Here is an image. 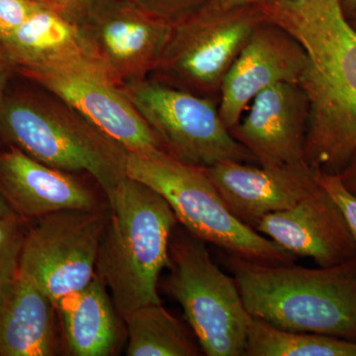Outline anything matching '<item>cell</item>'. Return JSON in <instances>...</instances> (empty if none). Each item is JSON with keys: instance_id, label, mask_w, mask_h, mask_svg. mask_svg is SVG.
<instances>
[{"instance_id": "cell-21", "label": "cell", "mask_w": 356, "mask_h": 356, "mask_svg": "<svg viewBox=\"0 0 356 356\" xmlns=\"http://www.w3.org/2000/svg\"><path fill=\"white\" fill-rule=\"evenodd\" d=\"M245 356H356V341L284 331L252 316Z\"/></svg>"}, {"instance_id": "cell-10", "label": "cell", "mask_w": 356, "mask_h": 356, "mask_svg": "<svg viewBox=\"0 0 356 356\" xmlns=\"http://www.w3.org/2000/svg\"><path fill=\"white\" fill-rule=\"evenodd\" d=\"M15 72L74 107L128 153L163 151L153 130L121 86L102 70L69 67L20 69Z\"/></svg>"}, {"instance_id": "cell-22", "label": "cell", "mask_w": 356, "mask_h": 356, "mask_svg": "<svg viewBox=\"0 0 356 356\" xmlns=\"http://www.w3.org/2000/svg\"><path fill=\"white\" fill-rule=\"evenodd\" d=\"M25 235L17 216L0 217V301L17 276Z\"/></svg>"}, {"instance_id": "cell-27", "label": "cell", "mask_w": 356, "mask_h": 356, "mask_svg": "<svg viewBox=\"0 0 356 356\" xmlns=\"http://www.w3.org/2000/svg\"><path fill=\"white\" fill-rule=\"evenodd\" d=\"M273 1H277V0H209L204 6L213 10H229V9L259 6Z\"/></svg>"}, {"instance_id": "cell-28", "label": "cell", "mask_w": 356, "mask_h": 356, "mask_svg": "<svg viewBox=\"0 0 356 356\" xmlns=\"http://www.w3.org/2000/svg\"><path fill=\"white\" fill-rule=\"evenodd\" d=\"M337 175L343 186L356 196V149L344 165L343 170Z\"/></svg>"}, {"instance_id": "cell-6", "label": "cell", "mask_w": 356, "mask_h": 356, "mask_svg": "<svg viewBox=\"0 0 356 356\" xmlns=\"http://www.w3.org/2000/svg\"><path fill=\"white\" fill-rule=\"evenodd\" d=\"M168 294L208 356H245L252 315L243 304L235 278L211 259L206 243L186 229L173 232L170 243Z\"/></svg>"}, {"instance_id": "cell-2", "label": "cell", "mask_w": 356, "mask_h": 356, "mask_svg": "<svg viewBox=\"0 0 356 356\" xmlns=\"http://www.w3.org/2000/svg\"><path fill=\"white\" fill-rule=\"evenodd\" d=\"M226 262L252 317L284 331L356 341V259L318 268L229 254Z\"/></svg>"}, {"instance_id": "cell-14", "label": "cell", "mask_w": 356, "mask_h": 356, "mask_svg": "<svg viewBox=\"0 0 356 356\" xmlns=\"http://www.w3.org/2000/svg\"><path fill=\"white\" fill-rule=\"evenodd\" d=\"M255 231L320 267L356 259V242L343 211L322 185L292 207L267 215Z\"/></svg>"}, {"instance_id": "cell-9", "label": "cell", "mask_w": 356, "mask_h": 356, "mask_svg": "<svg viewBox=\"0 0 356 356\" xmlns=\"http://www.w3.org/2000/svg\"><path fill=\"white\" fill-rule=\"evenodd\" d=\"M108 220L105 208L62 211L41 218L25 235L18 273L57 305L95 277Z\"/></svg>"}, {"instance_id": "cell-15", "label": "cell", "mask_w": 356, "mask_h": 356, "mask_svg": "<svg viewBox=\"0 0 356 356\" xmlns=\"http://www.w3.org/2000/svg\"><path fill=\"white\" fill-rule=\"evenodd\" d=\"M206 170L229 211L254 229L267 215L292 207L321 185L308 163L269 168L228 161Z\"/></svg>"}, {"instance_id": "cell-3", "label": "cell", "mask_w": 356, "mask_h": 356, "mask_svg": "<svg viewBox=\"0 0 356 356\" xmlns=\"http://www.w3.org/2000/svg\"><path fill=\"white\" fill-rule=\"evenodd\" d=\"M109 202L96 273L104 281L122 320L140 307L161 304L159 276L170 264V243L178 220L165 198L126 177Z\"/></svg>"}, {"instance_id": "cell-30", "label": "cell", "mask_w": 356, "mask_h": 356, "mask_svg": "<svg viewBox=\"0 0 356 356\" xmlns=\"http://www.w3.org/2000/svg\"><path fill=\"white\" fill-rule=\"evenodd\" d=\"M14 216H17V215H16L15 213L11 210V208L9 207L8 204L6 202V200H4V198L2 197L1 194H0V217Z\"/></svg>"}, {"instance_id": "cell-19", "label": "cell", "mask_w": 356, "mask_h": 356, "mask_svg": "<svg viewBox=\"0 0 356 356\" xmlns=\"http://www.w3.org/2000/svg\"><path fill=\"white\" fill-rule=\"evenodd\" d=\"M56 309L70 355L109 356L116 351L120 315L97 273L83 289L60 300Z\"/></svg>"}, {"instance_id": "cell-7", "label": "cell", "mask_w": 356, "mask_h": 356, "mask_svg": "<svg viewBox=\"0 0 356 356\" xmlns=\"http://www.w3.org/2000/svg\"><path fill=\"white\" fill-rule=\"evenodd\" d=\"M121 88L153 130L163 151L172 158L205 168L228 161L259 165L225 125L219 100L149 77L125 83Z\"/></svg>"}, {"instance_id": "cell-1", "label": "cell", "mask_w": 356, "mask_h": 356, "mask_svg": "<svg viewBox=\"0 0 356 356\" xmlns=\"http://www.w3.org/2000/svg\"><path fill=\"white\" fill-rule=\"evenodd\" d=\"M257 8L305 51L297 83L308 102L306 163L337 175L356 149V31L341 0H277Z\"/></svg>"}, {"instance_id": "cell-18", "label": "cell", "mask_w": 356, "mask_h": 356, "mask_svg": "<svg viewBox=\"0 0 356 356\" xmlns=\"http://www.w3.org/2000/svg\"><path fill=\"white\" fill-rule=\"evenodd\" d=\"M53 301L19 273L0 301V356H51L60 344Z\"/></svg>"}, {"instance_id": "cell-24", "label": "cell", "mask_w": 356, "mask_h": 356, "mask_svg": "<svg viewBox=\"0 0 356 356\" xmlns=\"http://www.w3.org/2000/svg\"><path fill=\"white\" fill-rule=\"evenodd\" d=\"M317 175L321 185L329 192L330 195L343 211L356 242V196L343 186L339 175L322 172H317Z\"/></svg>"}, {"instance_id": "cell-31", "label": "cell", "mask_w": 356, "mask_h": 356, "mask_svg": "<svg viewBox=\"0 0 356 356\" xmlns=\"http://www.w3.org/2000/svg\"><path fill=\"white\" fill-rule=\"evenodd\" d=\"M341 3L346 15H348L356 9V0H341Z\"/></svg>"}, {"instance_id": "cell-11", "label": "cell", "mask_w": 356, "mask_h": 356, "mask_svg": "<svg viewBox=\"0 0 356 356\" xmlns=\"http://www.w3.org/2000/svg\"><path fill=\"white\" fill-rule=\"evenodd\" d=\"M96 60L117 86L147 79L158 67L173 25L138 7L102 6L79 25Z\"/></svg>"}, {"instance_id": "cell-17", "label": "cell", "mask_w": 356, "mask_h": 356, "mask_svg": "<svg viewBox=\"0 0 356 356\" xmlns=\"http://www.w3.org/2000/svg\"><path fill=\"white\" fill-rule=\"evenodd\" d=\"M0 56L14 72L89 67L108 74L89 50L79 26L46 8L0 39Z\"/></svg>"}, {"instance_id": "cell-26", "label": "cell", "mask_w": 356, "mask_h": 356, "mask_svg": "<svg viewBox=\"0 0 356 356\" xmlns=\"http://www.w3.org/2000/svg\"><path fill=\"white\" fill-rule=\"evenodd\" d=\"M41 8L44 7L31 0H0V39L10 34Z\"/></svg>"}, {"instance_id": "cell-12", "label": "cell", "mask_w": 356, "mask_h": 356, "mask_svg": "<svg viewBox=\"0 0 356 356\" xmlns=\"http://www.w3.org/2000/svg\"><path fill=\"white\" fill-rule=\"evenodd\" d=\"M306 54L294 37L262 19L254 28L222 81L219 113L229 130L240 121L254 98L282 83H298Z\"/></svg>"}, {"instance_id": "cell-8", "label": "cell", "mask_w": 356, "mask_h": 356, "mask_svg": "<svg viewBox=\"0 0 356 356\" xmlns=\"http://www.w3.org/2000/svg\"><path fill=\"white\" fill-rule=\"evenodd\" d=\"M261 21L257 6L229 10L201 7L173 26L149 79L220 102L225 77Z\"/></svg>"}, {"instance_id": "cell-20", "label": "cell", "mask_w": 356, "mask_h": 356, "mask_svg": "<svg viewBox=\"0 0 356 356\" xmlns=\"http://www.w3.org/2000/svg\"><path fill=\"white\" fill-rule=\"evenodd\" d=\"M128 356H195L198 348L184 325L161 304H147L124 318Z\"/></svg>"}, {"instance_id": "cell-29", "label": "cell", "mask_w": 356, "mask_h": 356, "mask_svg": "<svg viewBox=\"0 0 356 356\" xmlns=\"http://www.w3.org/2000/svg\"><path fill=\"white\" fill-rule=\"evenodd\" d=\"M10 72H13V70L0 56V109H1L2 102L6 97V83Z\"/></svg>"}, {"instance_id": "cell-5", "label": "cell", "mask_w": 356, "mask_h": 356, "mask_svg": "<svg viewBox=\"0 0 356 356\" xmlns=\"http://www.w3.org/2000/svg\"><path fill=\"white\" fill-rule=\"evenodd\" d=\"M126 175L161 194L178 222L202 242L250 261L294 262L295 255L243 224L229 211L205 168L182 163L161 149H154L128 153Z\"/></svg>"}, {"instance_id": "cell-23", "label": "cell", "mask_w": 356, "mask_h": 356, "mask_svg": "<svg viewBox=\"0 0 356 356\" xmlns=\"http://www.w3.org/2000/svg\"><path fill=\"white\" fill-rule=\"evenodd\" d=\"M140 10L156 19L177 25L198 11L209 0H137Z\"/></svg>"}, {"instance_id": "cell-4", "label": "cell", "mask_w": 356, "mask_h": 356, "mask_svg": "<svg viewBox=\"0 0 356 356\" xmlns=\"http://www.w3.org/2000/svg\"><path fill=\"white\" fill-rule=\"evenodd\" d=\"M0 139L51 168L88 172L107 199L127 177L128 152L51 92L6 91L0 109Z\"/></svg>"}, {"instance_id": "cell-25", "label": "cell", "mask_w": 356, "mask_h": 356, "mask_svg": "<svg viewBox=\"0 0 356 356\" xmlns=\"http://www.w3.org/2000/svg\"><path fill=\"white\" fill-rule=\"evenodd\" d=\"M31 1L79 26L95 9L102 6L105 0H31Z\"/></svg>"}, {"instance_id": "cell-16", "label": "cell", "mask_w": 356, "mask_h": 356, "mask_svg": "<svg viewBox=\"0 0 356 356\" xmlns=\"http://www.w3.org/2000/svg\"><path fill=\"white\" fill-rule=\"evenodd\" d=\"M0 194L18 217L28 219L62 211L105 208L92 191L70 172L11 146L0 151Z\"/></svg>"}, {"instance_id": "cell-13", "label": "cell", "mask_w": 356, "mask_h": 356, "mask_svg": "<svg viewBox=\"0 0 356 356\" xmlns=\"http://www.w3.org/2000/svg\"><path fill=\"white\" fill-rule=\"evenodd\" d=\"M232 136L264 168L307 163L308 102L298 83L275 84L257 95Z\"/></svg>"}, {"instance_id": "cell-32", "label": "cell", "mask_w": 356, "mask_h": 356, "mask_svg": "<svg viewBox=\"0 0 356 356\" xmlns=\"http://www.w3.org/2000/svg\"><path fill=\"white\" fill-rule=\"evenodd\" d=\"M346 18H348V22L350 24L353 26V29L356 31V9L353 13L348 14V15H346Z\"/></svg>"}]
</instances>
